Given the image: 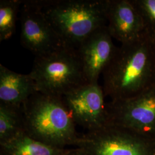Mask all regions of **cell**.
Wrapping results in <instances>:
<instances>
[{"label": "cell", "instance_id": "2e32d148", "mask_svg": "<svg viewBox=\"0 0 155 155\" xmlns=\"http://www.w3.org/2000/svg\"><path fill=\"white\" fill-rule=\"evenodd\" d=\"M61 155H88L84 150L77 147L72 150H65Z\"/></svg>", "mask_w": 155, "mask_h": 155}, {"label": "cell", "instance_id": "30bf717a", "mask_svg": "<svg viewBox=\"0 0 155 155\" xmlns=\"http://www.w3.org/2000/svg\"><path fill=\"white\" fill-rule=\"evenodd\" d=\"M107 27L111 37L122 44L139 39L146 29L132 0H107Z\"/></svg>", "mask_w": 155, "mask_h": 155}, {"label": "cell", "instance_id": "7c38bea8", "mask_svg": "<svg viewBox=\"0 0 155 155\" xmlns=\"http://www.w3.org/2000/svg\"><path fill=\"white\" fill-rule=\"evenodd\" d=\"M1 145V155H61L65 149L40 142L28 134L25 129Z\"/></svg>", "mask_w": 155, "mask_h": 155}, {"label": "cell", "instance_id": "5bb4252c", "mask_svg": "<svg viewBox=\"0 0 155 155\" xmlns=\"http://www.w3.org/2000/svg\"><path fill=\"white\" fill-rule=\"evenodd\" d=\"M20 0L0 1V41L11 38L15 31L17 16L22 4Z\"/></svg>", "mask_w": 155, "mask_h": 155}, {"label": "cell", "instance_id": "277c9868", "mask_svg": "<svg viewBox=\"0 0 155 155\" xmlns=\"http://www.w3.org/2000/svg\"><path fill=\"white\" fill-rule=\"evenodd\" d=\"M29 74L38 93L59 97L89 83L77 50L67 46L35 57Z\"/></svg>", "mask_w": 155, "mask_h": 155}, {"label": "cell", "instance_id": "9c48e42d", "mask_svg": "<svg viewBox=\"0 0 155 155\" xmlns=\"http://www.w3.org/2000/svg\"><path fill=\"white\" fill-rule=\"evenodd\" d=\"M106 26L91 33L77 48L83 71L89 83H98L116 51V47Z\"/></svg>", "mask_w": 155, "mask_h": 155}, {"label": "cell", "instance_id": "6da1fadb", "mask_svg": "<svg viewBox=\"0 0 155 155\" xmlns=\"http://www.w3.org/2000/svg\"><path fill=\"white\" fill-rule=\"evenodd\" d=\"M102 75L104 94L111 101L130 98L155 87V38L146 32L121 45Z\"/></svg>", "mask_w": 155, "mask_h": 155}, {"label": "cell", "instance_id": "9a60e30c", "mask_svg": "<svg viewBox=\"0 0 155 155\" xmlns=\"http://www.w3.org/2000/svg\"><path fill=\"white\" fill-rule=\"evenodd\" d=\"M142 17L145 29L155 38V0H132Z\"/></svg>", "mask_w": 155, "mask_h": 155}, {"label": "cell", "instance_id": "8fae6325", "mask_svg": "<svg viewBox=\"0 0 155 155\" xmlns=\"http://www.w3.org/2000/svg\"><path fill=\"white\" fill-rule=\"evenodd\" d=\"M36 93V84L29 74L17 73L0 64V103L21 106Z\"/></svg>", "mask_w": 155, "mask_h": 155}, {"label": "cell", "instance_id": "4fadbf2b", "mask_svg": "<svg viewBox=\"0 0 155 155\" xmlns=\"http://www.w3.org/2000/svg\"><path fill=\"white\" fill-rule=\"evenodd\" d=\"M24 129L22 106L0 103V144L13 139Z\"/></svg>", "mask_w": 155, "mask_h": 155}, {"label": "cell", "instance_id": "3957f363", "mask_svg": "<svg viewBox=\"0 0 155 155\" xmlns=\"http://www.w3.org/2000/svg\"><path fill=\"white\" fill-rule=\"evenodd\" d=\"M63 44L77 49L96 30L107 25V0L38 1Z\"/></svg>", "mask_w": 155, "mask_h": 155}, {"label": "cell", "instance_id": "52a82bcc", "mask_svg": "<svg viewBox=\"0 0 155 155\" xmlns=\"http://www.w3.org/2000/svg\"><path fill=\"white\" fill-rule=\"evenodd\" d=\"M20 42L35 57L66 46L46 18L38 1H22Z\"/></svg>", "mask_w": 155, "mask_h": 155}, {"label": "cell", "instance_id": "7a4b0ae2", "mask_svg": "<svg viewBox=\"0 0 155 155\" xmlns=\"http://www.w3.org/2000/svg\"><path fill=\"white\" fill-rule=\"evenodd\" d=\"M25 130L39 141L59 148L77 143L74 122L62 97L36 93L22 105Z\"/></svg>", "mask_w": 155, "mask_h": 155}, {"label": "cell", "instance_id": "ba28073f", "mask_svg": "<svg viewBox=\"0 0 155 155\" xmlns=\"http://www.w3.org/2000/svg\"><path fill=\"white\" fill-rule=\"evenodd\" d=\"M105 95L98 83H87L62 97L75 124L95 131L108 124Z\"/></svg>", "mask_w": 155, "mask_h": 155}, {"label": "cell", "instance_id": "5b68a950", "mask_svg": "<svg viewBox=\"0 0 155 155\" xmlns=\"http://www.w3.org/2000/svg\"><path fill=\"white\" fill-rule=\"evenodd\" d=\"M76 146L88 155H155L154 141L110 124L79 137Z\"/></svg>", "mask_w": 155, "mask_h": 155}, {"label": "cell", "instance_id": "8992f818", "mask_svg": "<svg viewBox=\"0 0 155 155\" xmlns=\"http://www.w3.org/2000/svg\"><path fill=\"white\" fill-rule=\"evenodd\" d=\"M108 124L124 127L155 143V87L106 104Z\"/></svg>", "mask_w": 155, "mask_h": 155}]
</instances>
